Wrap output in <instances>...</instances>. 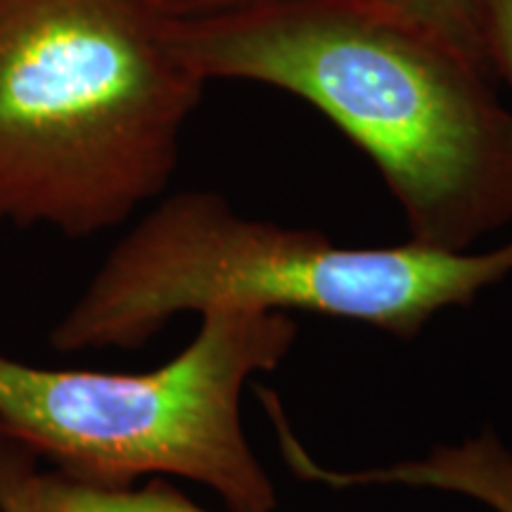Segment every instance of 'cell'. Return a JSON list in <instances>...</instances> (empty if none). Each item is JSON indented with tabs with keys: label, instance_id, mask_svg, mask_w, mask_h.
I'll list each match as a JSON object with an SVG mask.
<instances>
[{
	"label": "cell",
	"instance_id": "6da1fadb",
	"mask_svg": "<svg viewBox=\"0 0 512 512\" xmlns=\"http://www.w3.org/2000/svg\"><path fill=\"white\" fill-rule=\"evenodd\" d=\"M204 81H249L309 102L370 157L411 242L470 252L512 219V114L486 64L384 0H268L176 19Z\"/></svg>",
	"mask_w": 512,
	"mask_h": 512
},
{
	"label": "cell",
	"instance_id": "3957f363",
	"mask_svg": "<svg viewBox=\"0 0 512 512\" xmlns=\"http://www.w3.org/2000/svg\"><path fill=\"white\" fill-rule=\"evenodd\" d=\"M512 275V240L489 252L418 242L347 247L320 230L247 219L214 190L145 214L50 332L60 354L140 349L181 313L221 306L309 311L411 342L439 313Z\"/></svg>",
	"mask_w": 512,
	"mask_h": 512
},
{
	"label": "cell",
	"instance_id": "8fae6325",
	"mask_svg": "<svg viewBox=\"0 0 512 512\" xmlns=\"http://www.w3.org/2000/svg\"><path fill=\"white\" fill-rule=\"evenodd\" d=\"M0 512H8V505H5V494H3V484H0Z\"/></svg>",
	"mask_w": 512,
	"mask_h": 512
},
{
	"label": "cell",
	"instance_id": "7a4b0ae2",
	"mask_svg": "<svg viewBox=\"0 0 512 512\" xmlns=\"http://www.w3.org/2000/svg\"><path fill=\"white\" fill-rule=\"evenodd\" d=\"M204 83L157 0H0V223L121 226L174 178Z\"/></svg>",
	"mask_w": 512,
	"mask_h": 512
},
{
	"label": "cell",
	"instance_id": "ba28073f",
	"mask_svg": "<svg viewBox=\"0 0 512 512\" xmlns=\"http://www.w3.org/2000/svg\"><path fill=\"white\" fill-rule=\"evenodd\" d=\"M475 12L489 64L512 86V0H475Z\"/></svg>",
	"mask_w": 512,
	"mask_h": 512
},
{
	"label": "cell",
	"instance_id": "30bf717a",
	"mask_svg": "<svg viewBox=\"0 0 512 512\" xmlns=\"http://www.w3.org/2000/svg\"><path fill=\"white\" fill-rule=\"evenodd\" d=\"M256 3H268V0H157L159 8L174 19L207 17L216 15V12L247 8V5Z\"/></svg>",
	"mask_w": 512,
	"mask_h": 512
},
{
	"label": "cell",
	"instance_id": "8992f818",
	"mask_svg": "<svg viewBox=\"0 0 512 512\" xmlns=\"http://www.w3.org/2000/svg\"><path fill=\"white\" fill-rule=\"evenodd\" d=\"M29 505L31 512H209L164 477H150L143 486L107 489L76 482L55 470L34 472Z\"/></svg>",
	"mask_w": 512,
	"mask_h": 512
},
{
	"label": "cell",
	"instance_id": "5b68a950",
	"mask_svg": "<svg viewBox=\"0 0 512 512\" xmlns=\"http://www.w3.org/2000/svg\"><path fill=\"white\" fill-rule=\"evenodd\" d=\"M256 394L278 434L283 463L297 479L339 491L361 489V486L434 489L441 494L472 498L494 512H512V448L505 446L501 437L491 430L467 437L458 444H439L420 458L358 467V470H337L323 465L306 451L273 389L259 387Z\"/></svg>",
	"mask_w": 512,
	"mask_h": 512
},
{
	"label": "cell",
	"instance_id": "277c9868",
	"mask_svg": "<svg viewBox=\"0 0 512 512\" xmlns=\"http://www.w3.org/2000/svg\"><path fill=\"white\" fill-rule=\"evenodd\" d=\"M181 354L150 373L43 368L0 351V437L76 482L124 489L183 477L228 512H273L278 494L242 427V392L297 344L290 313L209 309Z\"/></svg>",
	"mask_w": 512,
	"mask_h": 512
},
{
	"label": "cell",
	"instance_id": "52a82bcc",
	"mask_svg": "<svg viewBox=\"0 0 512 512\" xmlns=\"http://www.w3.org/2000/svg\"><path fill=\"white\" fill-rule=\"evenodd\" d=\"M384 3L489 67L482 31L477 24L475 0H384Z\"/></svg>",
	"mask_w": 512,
	"mask_h": 512
},
{
	"label": "cell",
	"instance_id": "9c48e42d",
	"mask_svg": "<svg viewBox=\"0 0 512 512\" xmlns=\"http://www.w3.org/2000/svg\"><path fill=\"white\" fill-rule=\"evenodd\" d=\"M36 470L38 460L29 451L0 437V484H3L8 512H31L29 482Z\"/></svg>",
	"mask_w": 512,
	"mask_h": 512
}]
</instances>
